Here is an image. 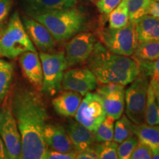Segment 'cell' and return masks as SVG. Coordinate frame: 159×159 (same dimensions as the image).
Segmentation results:
<instances>
[{"instance_id":"14","label":"cell","mask_w":159,"mask_h":159,"mask_svg":"<svg viewBox=\"0 0 159 159\" xmlns=\"http://www.w3.org/2000/svg\"><path fill=\"white\" fill-rule=\"evenodd\" d=\"M43 138L48 150L61 152H76L67 134L66 130L62 125H46L43 130Z\"/></svg>"},{"instance_id":"32","label":"cell","mask_w":159,"mask_h":159,"mask_svg":"<svg viewBox=\"0 0 159 159\" xmlns=\"http://www.w3.org/2000/svg\"><path fill=\"white\" fill-rule=\"evenodd\" d=\"M77 152H61L57 151L48 150L45 156V159H75Z\"/></svg>"},{"instance_id":"26","label":"cell","mask_w":159,"mask_h":159,"mask_svg":"<svg viewBox=\"0 0 159 159\" xmlns=\"http://www.w3.org/2000/svg\"><path fill=\"white\" fill-rule=\"evenodd\" d=\"M115 119L107 115L102 122L95 131V139L97 142L111 141L114 139Z\"/></svg>"},{"instance_id":"12","label":"cell","mask_w":159,"mask_h":159,"mask_svg":"<svg viewBox=\"0 0 159 159\" xmlns=\"http://www.w3.org/2000/svg\"><path fill=\"white\" fill-rule=\"evenodd\" d=\"M97 87L96 77L89 69H71L65 71L63 75L62 88L65 91H75L84 97Z\"/></svg>"},{"instance_id":"40","label":"cell","mask_w":159,"mask_h":159,"mask_svg":"<svg viewBox=\"0 0 159 159\" xmlns=\"http://www.w3.org/2000/svg\"><path fill=\"white\" fill-rule=\"evenodd\" d=\"M153 1H156V2H159V0H153Z\"/></svg>"},{"instance_id":"16","label":"cell","mask_w":159,"mask_h":159,"mask_svg":"<svg viewBox=\"0 0 159 159\" xmlns=\"http://www.w3.org/2000/svg\"><path fill=\"white\" fill-rule=\"evenodd\" d=\"M66 130L77 153L94 147V142H97L94 133L91 132L77 120L70 121Z\"/></svg>"},{"instance_id":"31","label":"cell","mask_w":159,"mask_h":159,"mask_svg":"<svg viewBox=\"0 0 159 159\" xmlns=\"http://www.w3.org/2000/svg\"><path fill=\"white\" fill-rule=\"evenodd\" d=\"M122 0H97L96 6L101 13L108 15L114 10Z\"/></svg>"},{"instance_id":"36","label":"cell","mask_w":159,"mask_h":159,"mask_svg":"<svg viewBox=\"0 0 159 159\" xmlns=\"http://www.w3.org/2000/svg\"><path fill=\"white\" fill-rule=\"evenodd\" d=\"M150 83L152 85V88H153L155 95H156L157 105H158V110H159V83L158 82V81L152 80H151Z\"/></svg>"},{"instance_id":"42","label":"cell","mask_w":159,"mask_h":159,"mask_svg":"<svg viewBox=\"0 0 159 159\" xmlns=\"http://www.w3.org/2000/svg\"><path fill=\"white\" fill-rule=\"evenodd\" d=\"M158 83H159V81H158Z\"/></svg>"},{"instance_id":"6","label":"cell","mask_w":159,"mask_h":159,"mask_svg":"<svg viewBox=\"0 0 159 159\" xmlns=\"http://www.w3.org/2000/svg\"><path fill=\"white\" fill-rule=\"evenodd\" d=\"M100 39L109 51L122 56H132L139 44L135 22L131 21L122 28L105 29Z\"/></svg>"},{"instance_id":"1","label":"cell","mask_w":159,"mask_h":159,"mask_svg":"<svg viewBox=\"0 0 159 159\" xmlns=\"http://www.w3.org/2000/svg\"><path fill=\"white\" fill-rule=\"evenodd\" d=\"M11 111L21 134L22 158L45 159L48 148L43 130L48 114L41 95L27 88L16 89Z\"/></svg>"},{"instance_id":"25","label":"cell","mask_w":159,"mask_h":159,"mask_svg":"<svg viewBox=\"0 0 159 159\" xmlns=\"http://www.w3.org/2000/svg\"><path fill=\"white\" fill-rule=\"evenodd\" d=\"M134 123L126 115H122L114 124V141L120 144L125 139L134 135Z\"/></svg>"},{"instance_id":"43","label":"cell","mask_w":159,"mask_h":159,"mask_svg":"<svg viewBox=\"0 0 159 159\" xmlns=\"http://www.w3.org/2000/svg\"><path fill=\"white\" fill-rule=\"evenodd\" d=\"M0 1H1V0H0Z\"/></svg>"},{"instance_id":"8","label":"cell","mask_w":159,"mask_h":159,"mask_svg":"<svg viewBox=\"0 0 159 159\" xmlns=\"http://www.w3.org/2000/svg\"><path fill=\"white\" fill-rule=\"evenodd\" d=\"M0 137L7 158H22L21 134L12 111L6 108L0 110Z\"/></svg>"},{"instance_id":"18","label":"cell","mask_w":159,"mask_h":159,"mask_svg":"<svg viewBox=\"0 0 159 159\" xmlns=\"http://www.w3.org/2000/svg\"><path fill=\"white\" fill-rule=\"evenodd\" d=\"M82 96L72 91H66L53 99L52 106L57 114L63 117H75Z\"/></svg>"},{"instance_id":"35","label":"cell","mask_w":159,"mask_h":159,"mask_svg":"<svg viewBox=\"0 0 159 159\" xmlns=\"http://www.w3.org/2000/svg\"><path fill=\"white\" fill-rule=\"evenodd\" d=\"M148 15L159 19V2L151 0L148 10Z\"/></svg>"},{"instance_id":"15","label":"cell","mask_w":159,"mask_h":159,"mask_svg":"<svg viewBox=\"0 0 159 159\" xmlns=\"http://www.w3.org/2000/svg\"><path fill=\"white\" fill-rule=\"evenodd\" d=\"M19 64L23 75L35 89L41 91L43 83V71L37 52H25L19 56Z\"/></svg>"},{"instance_id":"20","label":"cell","mask_w":159,"mask_h":159,"mask_svg":"<svg viewBox=\"0 0 159 159\" xmlns=\"http://www.w3.org/2000/svg\"><path fill=\"white\" fill-rule=\"evenodd\" d=\"M134 134L139 141L149 145L153 149L159 147V125H148L142 123L134 125Z\"/></svg>"},{"instance_id":"3","label":"cell","mask_w":159,"mask_h":159,"mask_svg":"<svg viewBox=\"0 0 159 159\" xmlns=\"http://www.w3.org/2000/svg\"><path fill=\"white\" fill-rule=\"evenodd\" d=\"M48 30L55 41L71 39L85 28V16L76 7L29 15Z\"/></svg>"},{"instance_id":"11","label":"cell","mask_w":159,"mask_h":159,"mask_svg":"<svg viewBox=\"0 0 159 159\" xmlns=\"http://www.w3.org/2000/svg\"><path fill=\"white\" fill-rule=\"evenodd\" d=\"M97 93L102 99L103 106L108 116L115 120L120 118L125 109V85L115 83L102 84L97 89Z\"/></svg>"},{"instance_id":"17","label":"cell","mask_w":159,"mask_h":159,"mask_svg":"<svg viewBox=\"0 0 159 159\" xmlns=\"http://www.w3.org/2000/svg\"><path fill=\"white\" fill-rule=\"evenodd\" d=\"M77 0H24L27 15L59 11L76 7Z\"/></svg>"},{"instance_id":"39","label":"cell","mask_w":159,"mask_h":159,"mask_svg":"<svg viewBox=\"0 0 159 159\" xmlns=\"http://www.w3.org/2000/svg\"><path fill=\"white\" fill-rule=\"evenodd\" d=\"M90 1H92V2H94V1H97V0H90Z\"/></svg>"},{"instance_id":"34","label":"cell","mask_w":159,"mask_h":159,"mask_svg":"<svg viewBox=\"0 0 159 159\" xmlns=\"http://www.w3.org/2000/svg\"><path fill=\"white\" fill-rule=\"evenodd\" d=\"M77 159H97V156L94 148H90L77 153Z\"/></svg>"},{"instance_id":"13","label":"cell","mask_w":159,"mask_h":159,"mask_svg":"<svg viewBox=\"0 0 159 159\" xmlns=\"http://www.w3.org/2000/svg\"><path fill=\"white\" fill-rule=\"evenodd\" d=\"M22 22L32 42L39 50L49 52L55 49V40L42 24L30 16H24Z\"/></svg>"},{"instance_id":"41","label":"cell","mask_w":159,"mask_h":159,"mask_svg":"<svg viewBox=\"0 0 159 159\" xmlns=\"http://www.w3.org/2000/svg\"><path fill=\"white\" fill-rule=\"evenodd\" d=\"M0 34H1V32H0Z\"/></svg>"},{"instance_id":"27","label":"cell","mask_w":159,"mask_h":159,"mask_svg":"<svg viewBox=\"0 0 159 159\" xmlns=\"http://www.w3.org/2000/svg\"><path fill=\"white\" fill-rule=\"evenodd\" d=\"M118 143L115 141H106L99 142L93 147L96 152L97 159H117V148Z\"/></svg>"},{"instance_id":"29","label":"cell","mask_w":159,"mask_h":159,"mask_svg":"<svg viewBox=\"0 0 159 159\" xmlns=\"http://www.w3.org/2000/svg\"><path fill=\"white\" fill-rule=\"evenodd\" d=\"M139 141L135 134L132 135L128 139H125L120 144L118 145L117 148V154L118 158L120 159H129L130 154L134 151V148L139 144Z\"/></svg>"},{"instance_id":"23","label":"cell","mask_w":159,"mask_h":159,"mask_svg":"<svg viewBox=\"0 0 159 159\" xmlns=\"http://www.w3.org/2000/svg\"><path fill=\"white\" fill-rule=\"evenodd\" d=\"M13 77V66L12 63L0 59V105L8 93Z\"/></svg>"},{"instance_id":"7","label":"cell","mask_w":159,"mask_h":159,"mask_svg":"<svg viewBox=\"0 0 159 159\" xmlns=\"http://www.w3.org/2000/svg\"><path fill=\"white\" fill-rule=\"evenodd\" d=\"M149 84L148 76L140 73L125 91L126 116L136 125L144 122Z\"/></svg>"},{"instance_id":"9","label":"cell","mask_w":159,"mask_h":159,"mask_svg":"<svg viewBox=\"0 0 159 159\" xmlns=\"http://www.w3.org/2000/svg\"><path fill=\"white\" fill-rule=\"evenodd\" d=\"M106 116V111L99 94L89 92L81 101L75 117L77 122L95 133Z\"/></svg>"},{"instance_id":"22","label":"cell","mask_w":159,"mask_h":159,"mask_svg":"<svg viewBox=\"0 0 159 159\" xmlns=\"http://www.w3.org/2000/svg\"><path fill=\"white\" fill-rule=\"evenodd\" d=\"M109 28L119 29L125 27L129 22L128 0H122L108 14Z\"/></svg>"},{"instance_id":"19","label":"cell","mask_w":159,"mask_h":159,"mask_svg":"<svg viewBox=\"0 0 159 159\" xmlns=\"http://www.w3.org/2000/svg\"><path fill=\"white\" fill-rule=\"evenodd\" d=\"M139 41H159V19L144 15L135 21Z\"/></svg>"},{"instance_id":"30","label":"cell","mask_w":159,"mask_h":159,"mask_svg":"<svg viewBox=\"0 0 159 159\" xmlns=\"http://www.w3.org/2000/svg\"><path fill=\"white\" fill-rule=\"evenodd\" d=\"M152 158V148L143 142H139L134 148L129 159H151Z\"/></svg>"},{"instance_id":"24","label":"cell","mask_w":159,"mask_h":159,"mask_svg":"<svg viewBox=\"0 0 159 159\" xmlns=\"http://www.w3.org/2000/svg\"><path fill=\"white\" fill-rule=\"evenodd\" d=\"M145 123L152 125H159V110L156 95L152 85L149 84L145 109Z\"/></svg>"},{"instance_id":"38","label":"cell","mask_w":159,"mask_h":159,"mask_svg":"<svg viewBox=\"0 0 159 159\" xmlns=\"http://www.w3.org/2000/svg\"><path fill=\"white\" fill-rule=\"evenodd\" d=\"M152 158L159 159V147L152 149Z\"/></svg>"},{"instance_id":"28","label":"cell","mask_w":159,"mask_h":159,"mask_svg":"<svg viewBox=\"0 0 159 159\" xmlns=\"http://www.w3.org/2000/svg\"><path fill=\"white\" fill-rule=\"evenodd\" d=\"M151 0H128L129 20L137 21L143 16L148 14V10Z\"/></svg>"},{"instance_id":"2","label":"cell","mask_w":159,"mask_h":159,"mask_svg":"<svg viewBox=\"0 0 159 159\" xmlns=\"http://www.w3.org/2000/svg\"><path fill=\"white\" fill-rule=\"evenodd\" d=\"M87 65L97 83L102 85L115 83L127 85L141 73L139 63L134 58L115 54L99 42L95 43Z\"/></svg>"},{"instance_id":"33","label":"cell","mask_w":159,"mask_h":159,"mask_svg":"<svg viewBox=\"0 0 159 159\" xmlns=\"http://www.w3.org/2000/svg\"><path fill=\"white\" fill-rule=\"evenodd\" d=\"M12 4V0H1L0 1V25L3 23L10 11H11Z\"/></svg>"},{"instance_id":"4","label":"cell","mask_w":159,"mask_h":159,"mask_svg":"<svg viewBox=\"0 0 159 159\" xmlns=\"http://www.w3.org/2000/svg\"><path fill=\"white\" fill-rule=\"evenodd\" d=\"M36 49L24 27L19 13L15 12L7 27L0 34V56L15 59L25 52Z\"/></svg>"},{"instance_id":"5","label":"cell","mask_w":159,"mask_h":159,"mask_svg":"<svg viewBox=\"0 0 159 159\" xmlns=\"http://www.w3.org/2000/svg\"><path fill=\"white\" fill-rule=\"evenodd\" d=\"M39 55L43 71V83L41 91L43 94L53 96L62 88L63 75L69 68L65 52H40Z\"/></svg>"},{"instance_id":"21","label":"cell","mask_w":159,"mask_h":159,"mask_svg":"<svg viewBox=\"0 0 159 159\" xmlns=\"http://www.w3.org/2000/svg\"><path fill=\"white\" fill-rule=\"evenodd\" d=\"M132 56L136 62L156 61L159 57V41H139Z\"/></svg>"},{"instance_id":"37","label":"cell","mask_w":159,"mask_h":159,"mask_svg":"<svg viewBox=\"0 0 159 159\" xmlns=\"http://www.w3.org/2000/svg\"><path fill=\"white\" fill-rule=\"evenodd\" d=\"M4 158H7V156H6L5 146H4L1 137H0V159Z\"/></svg>"},{"instance_id":"10","label":"cell","mask_w":159,"mask_h":159,"mask_svg":"<svg viewBox=\"0 0 159 159\" xmlns=\"http://www.w3.org/2000/svg\"><path fill=\"white\" fill-rule=\"evenodd\" d=\"M96 39L94 35L80 32L74 35L65 47V57L69 67L86 62L94 49Z\"/></svg>"}]
</instances>
